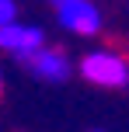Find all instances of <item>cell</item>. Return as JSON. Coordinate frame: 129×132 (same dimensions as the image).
Returning <instances> with one entry per match:
<instances>
[{"label":"cell","mask_w":129,"mask_h":132,"mask_svg":"<svg viewBox=\"0 0 129 132\" xmlns=\"http://www.w3.org/2000/svg\"><path fill=\"white\" fill-rule=\"evenodd\" d=\"M80 77L94 87H126L129 84V63L115 49H91L80 56Z\"/></svg>","instance_id":"1"},{"label":"cell","mask_w":129,"mask_h":132,"mask_svg":"<svg viewBox=\"0 0 129 132\" xmlns=\"http://www.w3.org/2000/svg\"><path fill=\"white\" fill-rule=\"evenodd\" d=\"M18 59H21V66H25L32 77L49 80V84H59V80H66V77H70V59L59 52V49L39 45V49H32V52L18 56Z\"/></svg>","instance_id":"2"},{"label":"cell","mask_w":129,"mask_h":132,"mask_svg":"<svg viewBox=\"0 0 129 132\" xmlns=\"http://www.w3.org/2000/svg\"><path fill=\"white\" fill-rule=\"evenodd\" d=\"M56 18L73 35H98L101 31V14H98V7L91 0H66V4L56 7Z\"/></svg>","instance_id":"3"},{"label":"cell","mask_w":129,"mask_h":132,"mask_svg":"<svg viewBox=\"0 0 129 132\" xmlns=\"http://www.w3.org/2000/svg\"><path fill=\"white\" fill-rule=\"evenodd\" d=\"M45 45V35H42L39 24H21L18 18L7 21V24H0V49L4 52H14V56H25L32 52V49Z\"/></svg>","instance_id":"4"},{"label":"cell","mask_w":129,"mask_h":132,"mask_svg":"<svg viewBox=\"0 0 129 132\" xmlns=\"http://www.w3.org/2000/svg\"><path fill=\"white\" fill-rule=\"evenodd\" d=\"M14 18H18V4L14 0H0V24H7Z\"/></svg>","instance_id":"5"},{"label":"cell","mask_w":129,"mask_h":132,"mask_svg":"<svg viewBox=\"0 0 129 132\" xmlns=\"http://www.w3.org/2000/svg\"><path fill=\"white\" fill-rule=\"evenodd\" d=\"M0 94H4V70H0Z\"/></svg>","instance_id":"6"},{"label":"cell","mask_w":129,"mask_h":132,"mask_svg":"<svg viewBox=\"0 0 129 132\" xmlns=\"http://www.w3.org/2000/svg\"><path fill=\"white\" fill-rule=\"evenodd\" d=\"M49 4H56V7H59V4H66V0H49Z\"/></svg>","instance_id":"7"}]
</instances>
